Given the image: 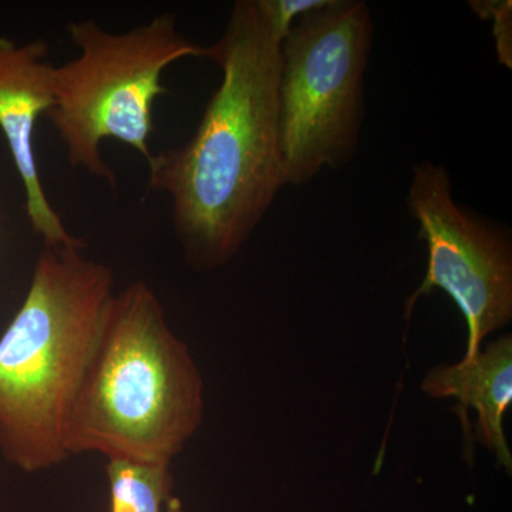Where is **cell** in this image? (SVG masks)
Returning <instances> with one entry per match:
<instances>
[{
	"label": "cell",
	"instance_id": "1",
	"mask_svg": "<svg viewBox=\"0 0 512 512\" xmlns=\"http://www.w3.org/2000/svg\"><path fill=\"white\" fill-rule=\"evenodd\" d=\"M207 59L222 69L194 136L148 161L170 197L175 237L194 271L229 264L286 185L279 126L282 37L259 0L232 6Z\"/></svg>",
	"mask_w": 512,
	"mask_h": 512
},
{
	"label": "cell",
	"instance_id": "2",
	"mask_svg": "<svg viewBox=\"0 0 512 512\" xmlns=\"http://www.w3.org/2000/svg\"><path fill=\"white\" fill-rule=\"evenodd\" d=\"M204 407L200 369L157 293L144 281L114 293L67 419L69 456L171 467Z\"/></svg>",
	"mask_w": 512,
	"mask_h": 512
},
{
	"label": "cell",
	"instance_id": "3",
	"mask_svg": "<svg viewBox=\"0 0 512 512\" xmlns=\"http://www.w3.org/2000/svg\"><path fill=\"white\" fill-rule=\"evenodd\" d=\"M83 247H45L0 335V454L26 474L70 456V409L113 298V271Z\"/></svg>",
	"mask_w": 512,
	"mask_h": 512
},
{
	"label": "cell",
	"instance_id": "4",
	"mask_svg": "<svg viewBox=\"0 0 512 512\" xmlns=\"http://www.w3.org/2000/svg\"><path fill=\"white\" fill-rule=\"evenodd\" d=\"M67 32L80 55L53 69L55 103L47 114L70 165L114 187L101 141L119 140L148 163L154 101L167 93L165 69L184 57H207L208 50L185 39L168 13L126 33L107 32L93 19L70 23Z\"/></svg>",
	"mask_w": 512,
	"mask_h": 512
},
{
	"label": "cell",
	"instance_id": "5",
	"mask_svg": "<svg viewBox=\"0 0 512 512\" xmlns=\"http://www.w3.org/2000/svg\"><path fill=\"white\" fill-rule=\"evenodd\" d=\"M372 42V13L362 0H328L293 23L279 80L286 185L309 183L355 157Z\"/></svg>",
	"mask_w": 512,
	"mask_h": 512
},
{
	"label": "cell",
	"instance_id": "6",
	"mask_svg": "<svg viewBox=\"0 0 512 512\" xmlns=\"http://www.w3.org/2000/svg\"><path fill=\"white\" fill-rule=\"evenodd\" d=\"M407 207L419 224L417 237L429 249V265L419 288L404 303L412 316L421 296L440 289L466 319L463 360L480 352L488 335L512 319V247L505 228L457 204L450 174L440 164L414 165Z\"/></svg>",
	"mask_w": 512,
	"mask_h": 512
},
{
	"label": "cell",
	"instance_id": "7",
	"mask_svg": "<svg viewBox=\"0 0 512 512\" xmlns=\"http://www.w3.org/2000/svg\"><path fill=\"white\" fill-rule=\"evenodd\" d=\"M47 55L49 47L43 40L19 46L0 36V130L25 188L26 212L35 234L43 238L45 247L86 248L50 205L37 167L36 124L55 103V66L47 62Z\"/></svg>",
	"mask_w": 512,
	"mask_h": 512
},
{
	"label": "cell",
	"instance_id": "8",
	"mask_svg": "<svg viewBox=\"0 0 512 512\" xmlns=\"http://www.w3.org/2000/svg\"><path fill=\"white\" fill-rule=\"evenodd\" d=\"M421 390L433 399H456L476 410L478 440L501 467L512 473V453L505 436V414L512 404L511 335L488 343L471 359L433 367L421 380Z\"/></svg>",
	"mask_w": 512,
	"mask_h": 512
},
{
	"label": "cell",
	"instance_id": "9",
	"mask_svg": "<svg viewBox=\"0 0 512 512\" xmlns=\"http://www.w3.org/2000/svg\"><path fill=\"white\" fill-rule=\"evenodd\" d=\"M109 512H185L171 467L110 463Z\"/></svg>",
	"mask_w": 512,
	"mask_h": 512
},
{
	"label": "cell",
	"instance_id": "10",
	"mask_svg": "<svg viewBox=\"0 0 512 512\" xmlns=\"http://www.w3.org/2000/svg\"><path fill=\"white\" fill-rule=\"evenodd\" d=\"M471 9L481 19L493 20L494 39L497 46L498 60L501 64L512 67V3L507 2H470Z\"/></svg>",
	"mask_w": 512,
	"mask_h": 512
},
{
	"label": "cell",
	"instance_id": "11",
	"mask_svg": "<svg viewBox=\"0 0 512 512\" xmlns=\"http://www.w3.org/2000/svg\"><path fill=\"white\" fill-rule=\"evenodd\" d=\"M326 3L328 0H259V5L282 37V42L296 20L312 10L322 8Z\"/></svg>",
	"mask_w": 512,
	"mask_h": 512
},
{
	"label": "cell",
	"instance_id": "12",
	"mask_svg": "<svg viewBox=\"0 0 512 512\" xmlns=\"http://www.w3.org/2000/svg\"><path fill=\"white\" fill-rule=\"evenodd\" d=\"M0 512H3L2 504H0Z\"/></svg>",
	"mask_w": 512,
	"mask_h": 512
}]
</instances>
